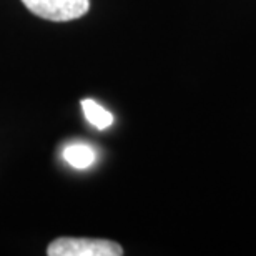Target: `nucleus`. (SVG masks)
I'll list each match as a JSON object with an SVG mask.
<instances>
[{"instance_id":"1","label":"nucleus","mask_w":256,"mask_h":256,"mask_svg":"<svg viewBox=\"0 0 256 256\" xmlns=\"http://www.w3.org/2000/svg\"><path fill=\"white\" fill-rule=\"evenodd\" d=\"M48 256H122L118 243L102 238H57L48 244Z\"/></svg>"},{"instance_id":"2","label":"nucleus","mask_w":256,"mask_h":256,"mask_svg":"<svg viewBox=\"0 0 256 256\" xmlns=\"http://www.w3.org/2000/svg\"><path fill=\"white\" fill-rule=\"evenodd\" d=\"M34 15L50 22H68L88 12L90 0H22Z\"/></svg>"},{"instance_id":"3","label":"nucleus","mask_w":256,"mask_h":256,"mask_svg":"<svg viewBox=\"0 0 256 256\" xmlns=\"http://www.w3.org/2000/svg\"><path fill=\"white\" fill-rule=\"evenodd\" d=\"M64 158L70 166L76 168V170H84V168L94 165L95 152L92 146L84 145V143H74L64 150Z\"/></svg>"},{"instance_id":"4","label":"nucleus","mask_w":256,"mask_h":256,"mask_svg":"<svg viewBox=\"0 0 256 256\" xmlns=\"http://www.w3.org/2000/svg\"><path fill=\"white\" fill-rule=\"evenodd\" d=\"M82 110H84L86 120L98 130H105V128H108L114 124V115L94 100H82Z\"/></svg>"}]
</instances>
